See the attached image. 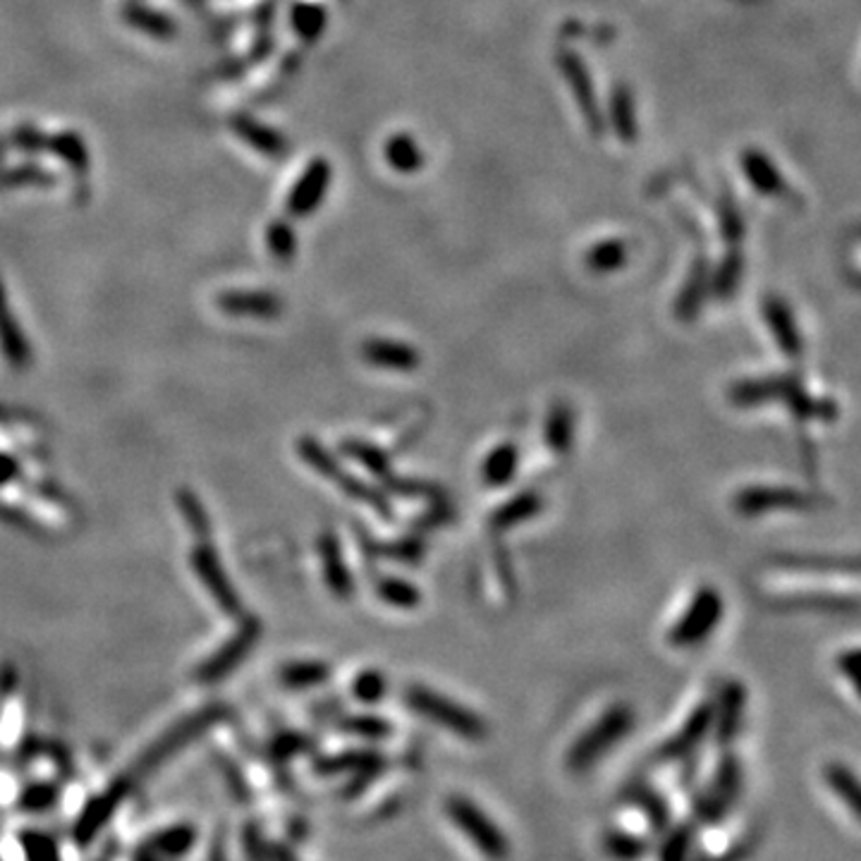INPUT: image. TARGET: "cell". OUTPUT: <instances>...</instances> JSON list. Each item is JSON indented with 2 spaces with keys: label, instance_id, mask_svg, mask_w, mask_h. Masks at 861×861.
<instances>
[{
  "label": "cell",
  "instance_id": "obj_21",
  "mask_svg": "<svg viewBox=\"0 0 861 861\" xmlns=\"http://www.w3.org/2000/svg\"><path fill=\"white\" fill-rule=\"evenodd\" d=\"M708 290H711L708 264L704 258H699L692 270H689V278L678 294V302H675V314H678V318H682V322H692V318L701 312V304H704Z\"/></svg>",
  "mask_w": 861,
  "mask_h": 861
},
{
  "label": "cell",
  "instance_id": "obj_13",
  "mask_svg": "<svg viewBox=\"0 0 861 861\" xmlns=\"http://www.w3.org/2000/svg\"><path fill=\"white\" fill-rule=\"evenodd\" d=\"M761 314H764V322L768 324V330L775 344H778V350L785 356H790V360H799L804 350V340L797 328L790 304L780 298H775V294H768V298L761 302Z\"/></svg>",
  "mask_w": 861,
  "mask_h": 861
},
{
  "label": "cell",
  "instance_id": "obj_5",
  "mask_svg": "<svg viewBox=\"0 0 861 861\" xmlns=\"http://www.w3.org/2000/svg\"><path fill=\"white\" fill-rule=\"evenodd\" d=\"M725 613V601L716 586H701L689 603L682 618L675 622L668 642L678 648L696 646L713 634Z\"/></svg>",
  "mask_w": 861,
  "mask_h": 861
},
{
  "label": "cell",
  "instance_id": "obj_26",
  "mask_svg": "<svg viewBox=\"0 0 861 861\" xmlns=\"http://www.w3.org/2000/svg\"><path fill=\"white\" fill-rule=\"evenodd\" d=\"M220 306L230 314L254 318H274L280 314V300L264 292H232L220 298Z\"/></svg>",
  "mask_w": 861,
  "mask_h": 861
},
{
  "label": "cell",
  "instance_id": "obj_41",
  "mask_svg": "<svg viewBox=\"0 0 861 861\" xmlns=\"http://www.w3.org/2000/svg\"><path fill=\"white\" fill-rule=\"evenodd\" d=\"M294 27L300 29V34L304 36V39L314 41L316 36L322 34L324 27H326L324 10L316 8V5H300L298 10H294Z\"/></svg>",
  "mask_w": 861,
  "mask_h": 861
},
{
  "label": "cell",
  "instance_id": "obj_29",
  "mask_svg": "<svg viewBox=\"0 0 861 861\" xmlns=\"http://www.w3.org/2000/svg\"><path fill=\"white\" fill-rule=\"evenodd\" d=\"M330 680V666L318 660H298L280 670V682L290 689H312Z\"/></svg>",
  "mask_w": 861,
  "mask_h": 861
},
{
  "label": "cell",
  "instance_id": "obj_43",
  "mask_svg": "<svg viewBox=\"0 0 861 861\" xmlns=\"http://www.w3.org/2000/svg\"><path fill=\"white\" fill-rule=\"evenodd\" d=\"M180 508H182L184 520H187V524L194 529L196 534H202V536L208 534V529H211V524H208V517H206V512L202 508L199 498H196L194 494H190V490H182V494H180Z\"/></svg>",
  "mask_w": 861,
  "mask_h": 861
},
{
  "label": "cell",
  "instance_id": "obj_22",
  "mask_svg": "<svg viewBox=\"0 0 861 861\" xmlns=\"http://www.w3.org/2000/svg\"><path fill=\"white\" fill-rule=\"evenodd\" d=\"M574 436H577L574 410L568 402L553 404V408L548 410L546 424H544V438H546L548 450L556 452V454L570 452L574 446Z\"/></svg>",
  "mask_w": 861,
  "mask_h": 861
},
{
  "label": "cell",
  "instance_id": "obj_45",
  "mask_svg": "<svg viewBox=\"0 0 861 861\" xmlns=\"http://www.w3.org/2000/svg\"><path fill=\"white\" fill-rule=\"evenodd\" d=\"M17 464L15 460H10L8 454H0V484H8L10 478H15Z\"/></svg>",
  "mask_w": 861,
  "mask_h": 861
},
{
  "label": "cell",
  "instance_id": "obj_27",
  "mask_svg": "<svg viewBox=\"0 0 861 861\" xmlns=\"http://www.w3.org/2000/svg\"><path fill=\"white\" fill-rule=\"evenodd\" d=\"M0 350H3L5 360L15 368H24L29 364V344L15 322H12L3 292H0Z\"/></svg>",
  "mask_w": 861,
  "mask_h": 861
},
{
  "label": "cell",
  "instance_id": "obj_46",
  "mask_svg": "<svg viewBox=\"0 0 861 861\" xmlns=\"http://www.w3.org/2000/svg\"><path fill=\"white\" fill-rule=\"evenodd\" d=\"M274 861H298V859H294L288 850H280V847H276V850H274Z\"/></svg>",
  "mask_w": 861,
  "mask_h": 861
},
{
  "label": "cell",
  "instance_id": "obj_24",
  "mask_svg": "<svg viewBox=\"0 0 861 861\" xmlns=\"http://www.w3.org/2000/svg\"><path fill=\"white\" fill-rule=\"evenodd\" d=\"M610 125L622 144H634L639 134L634 96L627 84H615L610 92Z\"/></svg>",
  "mask_w": 861,
  "mask_h": 861
},
{
  "label": "cell",
  "instance_id": "obj_10",
  "mask_svg": "<svg viewBox=\"0 0 861 861\" xmlns=\"http://www.w3.org/2000/svg\"><path fill=\"white\" fill-rule=\"evenodd\" d=\"M258 636H262V624H258L254 618H247L242 622V627L238 630V634L228 639V642L220 646L211 658H206L202 666H199V680L202 682H218L223 680L228 672L235 670L240 663L247 658L250 651L254 648V644L258 642Z\"/></svg>",
  "mask_w": 861,
  "mask_h": 861
},
{
  "label": "cell",
  "instance_id": "obj_30",
  "mask_svg": "<svg viewBox=\"0 0 861 861\" xmlns=\"http://www.w3.org/2000/svg\"><path fill=\"white\" fill-rule=\"evenodd\" d=\"M586 268L592 274H613L627 264V244L622 240H603L584 256Z\"/></svg>",
  "mask_w": 861,
  "mask_h": 861
},
{
  "label": "cell",
  "instance_id": "obj_9",
  "mask_svg": "<svg viewBox=\"0 0 861 861\" xmlns=\"http://www.w3.org/2000/svg\"><path fill=\"white\" fill-rule=\"evenodd\" d=\"M732 506L742 517H759L775 510H811L818 498L792 486H749L735 496Z\"/></svg>",
  "mask_w": 861,
  "mask_h": 861
},
{
  "label": "cell",
  "instance_id": "obj_16",
  "mask_svg": "<svg viewBox=\"0 0 861 861\" xmlns=\"http://www.w3.org/2000/svg\"><path fill=\"white\" fill-rule=\"evenodd\" d=\"M795 374H775V376H761V378H749L740 380L730 388V402L735 408H761V404H773L780 402L787 386L792 384Z\"/></svg>",
  "mask_w": 861,
  "mask_h": 861
},
{
  "label": "cell",
  "instance_id": "obj_18",
  "mask_svg": "<svg viewBox=\"0 0 861 861\" xmlns=\"http://www.w3.org/2000/svg\"><path fill=\"white\" fill-rule=\"evenodd\" d=\"M330 184V163L324 158H316L312 166L304 170L302 180L294 184V192L290 196V214L292 216H312L314 208L322 204L326 190Z\"/></svg>",
  "mask_w": 861,
  "mask_h": 861
},
{
  "label": "cell",
  "instance_id": "obj_34",
  "mask_svg": "<svg viewBox=\"0 0 861 861\" xmlns=\"http://www.w3.org/2000/svg\"><path fill=\"white\" fill-rule=\"evenodd\" d=\"M388 694V680L384 672H378L374 668L362 670L356 675L354 682H352V696L360 701V704L366 706H376L378 701H384V696Z\"/></svg>",
  "mask_w": 861,
  "mask_h": 861
},
{
  "label": "cell",
  "instance_id": "obj_37",
  "mask_svg": "<svg viewBox=\"0 0 861 861\" xmlns=\"http://www.w3.org/2000/svg\"><path fill=\"white\" fill-rule=\"evenodd\" d=\"M342 730L364 740H386L392 735V725L378 716H350L342 720Z\"/></svg>",
  "mask_w": 861,
  "mask_h": 861
},
{
  "label": "cell",
  "instance_id": "obj_38",
  "mask_svg": "<svg viewBox=\"0 0 861 861\" xmlns=\"http://www.w3.org/2000/svg\"><path fill=\"white\" fill-rule=\"evenodd\" d=\"M718 228H720L723 240L728 242L730 247H737V244H740L744 238V220H742L740 211H737V206L730 196H725L718 206Z\"/></svg>",
  "mask_w": 861,
  "mask_h": 861
},
{
  "label": "cell",
  "instance_id": "obj_6",
  "mask_svg": "<svg viewBox=\"0 0 861 861\" xmlns=\"http://www.w3.org/2000/svg\"><path fill=\"white\" fill-rule=\"evenodd\" d=\"M342 452L348 454V458H352L356 464H362L368 474L378 478V482L390 490V494H400V496H408V498H414V496L430 498V496L438 494L436 486L422 484V482H410V478H400L396 472H392V462H390L388 454L378 446H374V442L350 438V440L342 442Z\"/></svg>",
  "mask_w": 861,
  "mask_h": 861
},
{
  "label": "cell",
  "instance_id": "obj_3",
  "mask_svg": "<svg viewBox=\"0 0 861 861\" xmlns=\"http://www.w3.org/2000/svg\"><path fill=\"white\" fill-rule=\"evenodd\" d=\"M298 452H300V458L310 464L318 476H324L326 482L340 488L342 494H348L350 498L364 502V506H368L374 512L384 514L386 520H390L392 510H390V502L386 500V496L380 494V490H376L374 486H368L364 478H356L352 472L344 470L336 454H330L316 438H306V436L300 438Z\"/></svg>",
  "mask_w": 861,
  "mask_h": 861
},
{
  "label": "cell",
  "instance_id": "obj_36",
  "mask_svg": "<svg viewBox=\"0 0 861 861\" xmlns=\"http://www.w3.org/2000/svg\"><path fill=\"white\" fill-rule=\"evenodd\" d=\"M634 802L648 816L651 826H654L656 833H666L670 828V807L656 790L639 787V790L634 792Z\"/></svg>",
  "mask_w": 861,
  "mask_h": 861
},
{
  "label": "cell",
  "instance_id": "obj_44",
  "mask_svg": "<svg viewBox=\"0 0 861 861\" xmlns=\"http://www.w3.org/2000/svg\"><path fill=\"white\" fill-rule=\"evenodd\" d=\"M268 242H270V250H274V254L278 258H282V262H288V258H292V254H294V235H292L290 226L276 223L268 232Z\"/></svg>",
  "mask_w": 861,
  "mask_h": 861
},
{
  "label": "cell",
  "instance_id": "obj_11",
  "mask_svg": "<svg viewBox=\"0 0 861 861\" xmlns=\"http://www.w3.org/2000/svg\"><path fill=\"white\" fill-rule=\"evenodd\" d=\"M192 565H194V572L199 577L202 584L208 589V594L214 596V601L218 603V608L223 610L226 615H235L240 610V596L235 592V586L226 577L223 565H220L216 550L202 544L192 550Z\"/></svg>",
  "mask_w": 861,
  "mask_h": 861
},
{
  "label": "cell",
  "instance_id": "obj_23",
  "mask_svg": "<svg viewBox=\"0 0 861 861\" xmlns=\"http://www.w3.org/2000/svg\"><path fill=\"white\" fill-rule=\"evenodd\" d=\"M517 472H520V448L510 440L490 450L482 464V478L488 488L508 486Z\"/></svg>",
  "mask_w": 861,
  "mask_h": 861
},
{
  "label": "cell",
  "instance_id": "obj_4",
  "mask_svg": "<svg viewBox=\"0 0 861 861\" xmlns=\"http://www.w3.org/2000/svg\"><path fill=\"white\" fill-rule=\"evenodd\" d=\"M446 814L452 821V826L462 830L464 838L470 840L488 861H506L510 857L508 835L502 833L498 823L476 802H472L470 797L462 795L448 797Z\"/></svg>",
  "mask_w": 861,
  "mask_h": 861
},
{
  "label": "cell",
  "instance_id": "obj_7",
  "mask_svg": "<svg viewBox=\"0 0 861 861\" xmlns=\"http://www.w3.org/2000/svg\"><path fill=\"white\" fill-rule=\"evenodd\" d=\"M742 792V766L737 756L728 754L720 759V764L713 773V780L706 787V792L696 799L694 804V816L701 823H718L732 804L737 802V797Z\"/></svg>",
  "mask_w": 861,
  "mask_h": 861
},
{
  "label": "cell",
  "instance_id": "obj_40",
  "mask_svg": "<svg viewBox=\"0 0 861 861\" xmlns=\"http://www.w3.org/2000/svg\"><path fill=\"white\" fill-rule=\"evenodd\" d=\"M376 553H380V558H390L398 562H420L424 558V544L420 538H404L396 541V544L376 546Z\"/></svg>",
  "mask_w": 861,
  "mask_h": 861
},
{
  "label": "cell",
  "instance_id": "obj_20",
  "mask_svg": "<svg viewBox=\"0 0 861 861\" xmlns=\"http://www.w3.org/2000/svg\"><path fill=\"white\" fill-rule=\"evenodd\" d=\"M541 510H544V496L538 490H522V494L512 496L498 510H494L488 524L494 532H508V529L534 520Z\"/></svg>",
  "mask_w": 861,
  "mask_h": 861
},
{
  "label": "cell",
  "instance_id": "obj_32",
  "mask_svg": "<svg viewBox=\"0 0 861 861\" xmlns=\"http://www.w3.org/2000/svg\"><path fill=\"white\" fill-rule=\"evenodd\" d=\"M386 759L378 752H348L328 759L326 764L318 766L322 773H342V771H354V773H380L384 771Z\"/></svg>",
  "mask_w": 861,
  "mask_h": 861
},
{
  "label": "cell",
  "instance_id": "obj_17",
  "mask_svg": "<svg viewBox=\"0 0 861 861\" xmlns=\"http://www.w3.org/2000/svg\"><path fill=\"white\" fill-rule=\"evenodd\" d=\"M318 560H322L324 582L330 589V594L340 601L352 598L354 580H352L348 562H344V556H342L336 534L324 532L322 536H318Z\"/></svg>",
  "mask_w": 861,
  "mask_h": 861
},
{
  "label": "cell",
  "instance_id": "obj_8",
  "mask_svg": "<svg viewBox=\"0 0 861 861\" xmlns=\"http://www.w3.org/2000/svg\"><path fill=\"white\" fill-rule=\"evenodd\" d=\"M556 63L562 72L565 82H568V86H570L577 106H580V110H582L586 128L598 137V134H603V130H606V118H603V110H601L598 96H596V86H594L592 75H589V68L584 65V60L574 51H570V48H560L558 56H556Z\"/></svg>",
  "mask_w": 861,
  "mask_h": 861
},
{
  "label": "cell",
  "instance_id": "obj_42",
  "mask_svg": "<svg viewBox=\"0 0 861 861\" xmlns=\"http://www.w3.org/2000/svg\"><path fill=\"white\" fill-rule=\"evenodd\" d=\"M835 668H838V672L850 682L854 694L861 699V646L842 651V654L835 658Z\"/></svg>",
  "mask_w": 861,
  "mask_h": 861
},
{
  "label": "cell",
  "instance_id": "obj_35",
  "mask_svg": "<svg viewBox=\"0 0 861 861\" xmlns=\"http://www.w3.org/2000/svg\"><path fill=\"white\" fill-rule=\"evenodd\" d=\"M603 850L615 861H636L646 854V842L636 835L613 830L603 838Z\"/></svg>",
  "mask_w": 861,
  "mask_h": 861
},
{
  "label": "cell",
  "instance_id": "obj_25",
  "mask_svg": "<svg viewBox=\"0 0 861 861\" xmlns=\"http://www.w3.org/2000/svg\"><path fill=\"white\" fill-rule=\"evenodd\" d=\"M828 790L840 799L842 807L861 821V778L845 764H828L823 771Z\"/></svg>",
  "mask_w": 861,
  "mask_h": 861
},
{
  "label": "cell",
  "instance_id": "obj_28",
  "mask_svg": "<svg viewBox=\"0 0 861 861\" xmlns=\"http://www.w3.org/2000/svg\"><path fill=\"white\" fill-rule=\"evenodd\" d=\"M386 161L402 175H412L424 166V154L408 132H400L386 142Z\"/></svg>",
  "mask_w": 861,
  "mask_h": 861
},
{
  "label": "cell",
  "instance_id": "obj_1",
  "mask_svg": "<svg viewBox=\"0 0 861 861\" xmlns=\"http://www.w3.org/2000/svg\"><path fill=\"white\" fill-rule=\"evenodd\" d=\"M632 728L634 711L627 704L610 706L594 725H589V730L577 737L568 756H565V766L574 775L592 771L615 744H620L630 735Z\"/></svg>",
  "mask_w": 861,
  "mask_h": 861
},
{
  "label": "cell",
  "instance_id": "obj_2",
  "mask_svg": "<svg viewBox=\"0 0 861 861\" xmlns=\"http://www.w3.org/2000/svg\"><path fill=\"white\" fill-rule=\"evenodd\" d=\"M404 704H408L410 711H414L416 716L440 725V728H446L448 732L462 737V740L476 742V740H484V737L488 735V725L482 716H476L474 711L458 704V701L434 692V689H428V687L412 684L408 692H404Z\"/></svg>",
  "mask_w": 861,
  "mask_h": 861
},
{
  "label": "cell",
  "instance_id": "obj_12",
  "mask_svg": "<svg viewBox=\"0 0 861 861\" xmlns=\"http://www.w3.org/2000/svg\"><path fill=\"white\" fill-rule=\"evenodd\" d=\"M713 716H716V708H713L711 701H704L694 708L692 716L684 720L682 728L675 732L668 742H663L658 759L660 761H680L692 756L699 744L706 740V735L713 730Z\"/></svg>",
  "mask_w": 861,
  "mask_h": 861
},
{
  "label": "cell",
  "instance_id": "obj_14",
  "mask_svg": "<svg viewBox=\"0 0 861 861\" xmlns=\"http://www.w3.org/2000/svg\"><path fill=\"white\" fill-rule=\"evenodd\" d=\"M362 356L368 366L386 368V372H400V374L414 372L422 362V354L416 352L410 342L388 340V338L366 340L362 344Z\"/></svg>",
  "mask_w": 861,
  "mask_h": 861
},
{
  "label": "cell",
  "instance_id": "obj_19",
  "mask_svg": "<svg viewBox=\"0 0 861 861\" xmlns=\"http://www.w3.org/2000/svg\"><path fill=\"white\" fill-rule=\"evenodd\" d=\"M740 166L744 178L752 182V187L764 196H787V182L783 180L780 170L775 168L771 158L759 149H744L740 156Z\"/></svg>",
  "mask_w": 861,
  "mask_h": 861
},
{
  "label": "cell",
  "instance_id": "obj_31",
  "mask_svg": "<svg viewBox=\"0 0 861 861\" xmlns=\"http://www.w3.org/2000/svg\"><path fill=\"white\" fill-rule=\"evenodd\" d=\"M376 596L392 608H416L422 603V592L412 582L400 577H384L376 582Z\"/></svg>",
  "mask_w": 861,
  "mask_h": 861
},
{
  "label": "cell",
  "instance_id": "obj_33",
  "mask_svg": "<svg viewBox=\"0 0 861 861\" xmlns=\"http://www.w3.org/2000/svg\"><path fill=\"white\" fill-rule=\"evenodd\" d=\"M742 270H744V258L735 247L728 256L723 258L720 266L716 268V274L711 276V290L716 292L718 298H732L737 286H740V280H742Z\"/></svg>",
  "mask_w": 861,
  "mask_h": 861
},
{
  "label": "cell",
  "instance_id": "obj_39",
  "mask_svg": "<svg viewBox=\"0 0 861 861\" xmlns=\"http://www.w3.org/2000/svg\"><path fill=\"white\" fill-rule=\"evenodd\" d=\"M692 840L694 833L689 826L668 830L666 840L660 845V861H687L689 852H692Z\"/></svg>",
  "mask_w": 861,
  "mask_h": 861
},
{
  "label": "cell",
  "instance_id": "obj_15",
  "mask_svg": "<svg viewBox=\"0 0 861 861\" xmlns=\"http://www.w3.org/2000/svg\"><path fill=\"white\" fill-rule=\"evenodd\" d=\"M744 706H747V689L730 680L720 687L718 701L713 704L716 708V716H713V730H716V740L720 744H730L737 732H740V725L744 718Z\"/></svg>",
  "mask_w": 861,
  "mask_h": 861
}]
</instances>
